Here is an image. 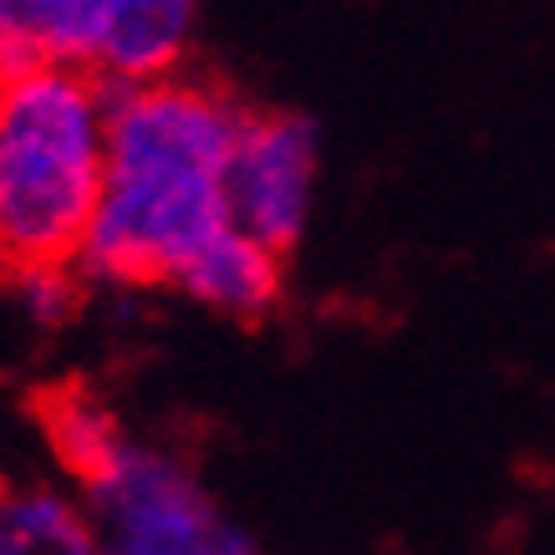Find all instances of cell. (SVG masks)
Here are the masks:
<instances>
[{
  "label": "cell",
  "instance_id": "obj_8",
  "mask_svg": "<svg viewBox=\"0 0 555 555\" xmlns=\"http://www.w3.org/2000/svg\"><path fill=\"white\" fill-rule=\"evenodd\" d=\"M189 16H194V0H118L92 72H118L133 82L164 77L184 56Z\"/></svg>",
  "mask_w": 555,
  "mask_h": 555
},
{
  "label": "cell",
  "instance_id": "obj_10",
  "mask_svg": "<svg viewBox=\"0 0 555 555\" xmlns=\"http://www.w3.org/2000/svg\"><path fill=\"white\" fill-rule=\"evenodd\" d=\"M16 286H21V301H26V311H31L41 326H62L67 317H77L82 291H77V281H72L67 260H62V266H31V270H21Z\"/></svg>",
  "mask_w": 555,
  "mask_h": 555
},
{
  "label": "cell",
  "instance_id": "obj_4",
  "mask_svg": "<svg viewBox=\"0 0 555 555\" xmlns=\"http://www.w3.org/2000/svg\"><path fill=\"white\" fill-rule=\"evenodd\" d=\"M317 169V128L296 113H250L224 173L230 219L270 250L286 255L301 240Z\"/></svg>",
  "mask_w": 555,
  "mask_h": 555
},
{
  "label": "cell",
  "instance_id": "obj_5",
  "mask_svg": "<svg viewBox=\"0 0 555 555\" xmlns=\"http://www.w3.org/2000/svg\"><path fill=\"white\" fill-rule=\"evenodd\" d=\"M118 0H0V77L47 62L98 67Z\"/></svg>",
  "mask_w": 555,
  "mask_h": 555
},
{
  "label": "cell",
  "instance_id": "obj_9",
  "mask_svg": "<svg viewBox=\"0 0 555 555\" xmlns=\"http://www.w3.org/2000/svg\"><path fill=\"white\" fill-rule=\"evenodd\" d=\"M87 555L98 551L92 525L56 494H5L0 489V555Z\"/></svg>",
  "mask_w": 555,
  "mask_h": 555
},
{
  "label": "cell",
  "instance_id": "obj_3",
  "mask_svg": "<svg viewBox=\"0 0 555 555\" xmlns=\"http://www.w3.org/2000/svg\"><path fill=\"white\" fill-rule=\"evenodd\" d=\"M113 520L118 551L138 555H199V551H245L240 535H230L215 520L204 489L179 464L158 454H128L98 489H87Z\"/></svg>",
  "mask_w": 555,
  "mask_h": 555
},
{
  "label": "cell",
  "instance_id": "obj_1",
  "mask_svg": "<svg viewBox=\"0 0 555 555\" xmlns=\"http://www.w3.org/2000/svg\"><path fill=\"white\" fill-rule=\"evenodd\" d=\"M98 92L107 113V179L77 260L98 281L164 286L235 224L224 173L250 107L189 77L133 82L98 72Z\"/></svg>",
  "mask_w": 555,
  "mask_h": 555
},
{
  "label": "cell",
  "instance_id": "obj_7",
  "mask_svg": "<svg viewBox=\"0 0 555 555\" xmlns=\"http://www.w3.org/2000/svg\"><path fill=\"white\" fill-rule=\"evenodd\" d=\"M31 408H36V418H41V434H47L51 454L62 459L67 474H77L87 489H98L107 474L118 469V459L128 454L113 413L82 383L41 387L31 398Z\"/></svg>",
  "mask_w": 555,
  "mask_h": 555
},
{
  "label": "cell",
  "instance_id": "obj_6",
  "mask_svg": "<svg viewBox=\"0 0 555 555\" xmlns=\"http://www.w3.org/2000/svg\"><path fill=\"white\" fill-rule=\"evenodd\" d=\"M173 286L189 291L194 301L224 311V317L260 321L281 301V250H270L266 240L230 224L173 275Z\"/></svg>",
  "mask_w": 555,
  "mask_h": 555
},
{
  "label": "cell",
  "instance_id": "obj_2",
  "mask_svg": "<svg viewBox=\"0 0 555 555\" xmlns=\"http://www.w3.org/2000/svg\"><path fill=\"white\" fill-rule=\"evenodd\" d=\"M107 179L98 72L47 62L0 77V270L77 260Z\"/></svg>",
  "mask_w": 555,
  "mask_h": 555
}]
</instances>
